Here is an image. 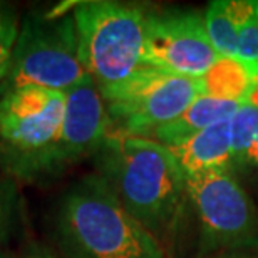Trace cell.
Wrapping results in <instances>:
<instances>
[{"label":"cell","instance_id":"obj_1","mask_svg":"<svg viewBox=\"0 0 258 258\" xmlns=\"http://www.w3.org/2000/svg\"><path fill=\"white\" fill-rule=\"evenodd\" d=\"M96 166L138 223L163 246L174 240L188 193L181 168L166 146L149 138L109 134L96 154Z\"/></svg>","mask_w":258,"mask_h":258},{"label":"cell","instance_id":"obj_2","mask_svg":"<svg viewBox=\"0 0 258 258\" xmlns=\"http://www.w3.org/2000/svg\"><path fill=\"white\" fill-rule=\"evenodd\" d=\"M52 225L62 258H173L127 213L97 173L86 174L66 189Z\"/></svg>","mask_w":258,"mask_h":258},{"label":"cell","instance_id":"obj_3","mask_svg":"<svg viewBox=\"0 0 258 258\" xmlns=\"http://www.w3.org/2000/svg\"><path fill=\"white\" fill-rule=\"evenodd\" d=\"M66 92L20 87L0 96V169L12 179L40 181L59 169Z\"/></svg>","mask_w":258,"mask_h":258},{"label":"cell","instance_id":"obj_4","mask_svg":"<svg viewBox=\"0 0 258 258\" xmlns=\"http://www.w3.org/2000/svg\"><path fill=\"white\" fill-rule=\"evenodd\" d=\"M72 15L81 64L106 99L146 67V10L111 0H91L76 4Z\"/></svg>","mask_w":258,"mask_h":258},{"label":"cell","instance_id":"obj_5","mask_svg":"<svg viewBox=\"0 0 258 258\" xmlns=\"http://www.w3.org/2000/svg\"><path fill=\"white\" fill-rule=\"evenodd\" d=\"M87 77L81 64L74 15L67 10L32 14L20 24L0 96L20 87L67 92Z\"/></svg>","mask_w":258,"mask_h":258},{"label":"cell","instance_id":"obj_6","mask_svg":"<svg viewBox=\"0 0 258 258\" xmlns=\"http://www.w3.org/2000/svg\"><path fill=\"white\" fill-rule=\"evenodd\" d=\"M200 225V256L258 250V208L231 171L184 178Z\"/></svg>","mask_w":258,"mask_h":258},{"label":"cell","instance_id":"obj_7","mask_svg":"<svg viewBox=\"0 0 258 258\" xmlns=\"http://www.w3.org/2000/svg\"><path fill=\"white\" fill-rule=\"evenodd\" d=\"M200 96L198 79L144 67L104 99L111 134L149 138L154 129L181 116Z\"/></svg>","mask_w":258,"mask_h":258},{"label":"cell","instance_id":"obj_8","mask_svg":"<svg viewBox=\"0 0 258 258\" xmlns=\"http://www.w3.org/2000/svg\"><path fill=\"white\" fill-rule=\"evenodd\" d=\"M218 57L201 14L191 10L146 12V67L200 79Z\"/></svg>","mask_w":258,"mask_h":258},{"label":"cell","instance_id":"obj_9","mask_svg":"<svg viewBox=\"0 0 258 258\" xmlns=\"http://www.w3.org/2000/svg\"><path fill=\"white\" fill-rule=\"evenodd\" d=\"M111 134V117L102 94L89 76L66 92L62 131L59 141V169L97 154Z\"/></svg>","mask_w":258,"mask_h":258},{"label":"cell","instance_id":"obj_10","mask_svg":"<svg viewBox=\"0 0 258 258\" xmlns=\"http://www.w3.org/2000/svg\"><path fill=\"white\" fill-rule=\"evenodd\" d=\"M168 149L173 153L184 178L211 171H233L230 119L191 134Z\"/></svg>","mask_w":258,"mask_h":258},{"label":"cell","instance_id":"obj_11","mask_svg":"<svg viewBox=\"0 0 258 258\" xmlns=\"http://www.w3.org/2000/svg\"><path fill=\"white\" fill-rule=\"evenodd\" d=\"M240 107V102L223 101L216 97L200 96L188 106V109L178 116L176 119L159 126L158 129L149 134V139L161 143L163 146H173L183 139H186L191 134H196L203 129L218 124L221 121L231 119L236 109Z\"/></svg>","mask_w":258,"mask_h":258},{"label":"cell","instance_id":"obj_12","mask_svg":"<svg viewBox=\"0 0 258 258\" xmlns=\"http://www.w3.org/2000/svg\"><path fill=\"white\" fill-rule=\"evenodd\" d=\"M255 0H215L205 12L210 42L220 57H235L238 35L248 20Z\"/></svg>","mask_w":258,"mask_h":258},{"label":"cell","instance_id":"obj_13","mask_svg":"<svg viewBox=\"0 0 258 258\" xmlns=\"http://www.w3.org/2000/svg\"><path fill=\"white\" fill-rule=\"evenodd\" d=\"M201 96L216 97L223 101H235L243 104L250 99L258 77L248 67L235 57H218L210 71L200 79Z\"/></svg>","mask_w":258,"mask_h":258},{"label":"cell","instance_id":"obj_14","mask_svg":"<svg viewBox=\"0 0 258 258\" xmlns=\"http://www.w3.org/2000/svg\"><path fill=\"white\" fill-rule=\"evenodd\" d=\"M231 124V161L233 169L245 171L255 166L258 141V106L243 102L236 109Z\"/></svg>","mask_w":258,"mask_h":258},{"label":"cell","instance_id":"obj_15","mask_svg":"<svg viewBox=\"0 0 258 258\" xmlns=\"http://www.w3.org/2000/svg\"><path fill=\"white\" fill-rule=\"evenodd\" d=\"M20 22L12 5L0 4V86L12 62V54L19 37Z\"/></svg>","mask_w":258,"mask_h":258},{"label":"cell","instance_id":"obj_16","mask_svg":"<svg viewBox=\"0 0 258 258\" xmlns=\"http://www.w3.org/2000/svg\"><path fill=\"white\" fill-rule=\"evenodd\" d=\"M19 203L20 198L15 179L0 173V241L9 238L17 223L20 208Z\"/></svg>","mask_w":258,"mask_h":258},{"label":"cell","instance_id":"obj_17","mask_svg":"<svg viewBox=\"0 0 258 258\" xmlns=\"http://www.w3.org/2000/svg\"><path fill=\"white\" fill-rule=\"evenodd\" d=\"M235 59H238L258 77V0H255V7L240 30Z\"/></svg>","mask_w":258,"mask_h":258},{"label":"cell","instance_id":"obj_18","mask_svg":"<svg viewBox=\"0 0 258 258\" xmlns=\"http://www.w3.org/2000/svg\"><path fill=\"white\" fill-rule=\"evenodd\" d=\"M19 258H57V256H55L54 253H50L49 250L42 248V246H34V248L27 250Z\"/></svg>","mask_w":258,"mask_h":258},{"label":"cell","instance_id":"obj_19","mask_svg":"<svg viewBox=\"0 0 258 258\" xmlns=\"http://www.w3.org/2000/svg\"><path fill=\"white\" fill-rule=\"evenodd\" d=\"M201 258H258V255H248L243 251H230V253H216L210 256H201Z\"/></svg>","mask_w":258,"mask_h":258},{"label":"cell","instance_id":"obj_20","mask_svg":"<svg viewBox=\"0 0 258 258\" xmlns=\"http://www.w3.org/2000/svg\"><path fill=\"white\" fill-rule=\"evenodd\" d=\"M255 166H258V141H256V153H255Z\"/></svg>","mask_w":258,"mask_h":258},{"label":"cell","instance_id":"obj_21","mask_svg":"<svg viewBox=\"0 0 258 258\" xmlns=\"http://www.w3.org/2000/svg\"><path fill=\"white\" fill-rule=\"evenodd\" d=\"M0 258H5V255H4V251H2V248H0Z\"/></svg>","mask_w":258,"mask_h":258}]
</instances>
